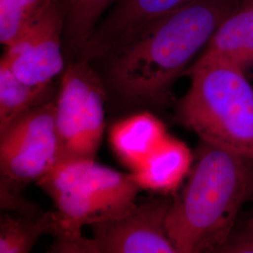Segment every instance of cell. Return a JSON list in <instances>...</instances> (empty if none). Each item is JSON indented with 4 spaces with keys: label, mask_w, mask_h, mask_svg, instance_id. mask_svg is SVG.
Returning a JSON list of instances; mask_svg holds the SVG:
<instances>
[{
    "label": "cell",
    "mask_w": 253,
    "mask_h": 253,
    "mask_svg": "<svg viewBox=\"0 0 253 253\" xmlns=\"http://www.w3.org/2000/svg\"><path fill=\"white\" fill-rule=\"evenodd\" d=\"M239 1L197 0L136 30L100 59L110 87L129 103H168L173 84Z\"/></svg>",
    "instance_id": "1"
},
{
    "label": "cell",
    "mask_w": 253,
    "mask_h": 253,
    "mask_svg": "<svg viewBox=\"0 0 253 253\" xmlns=\"http://www.w3.org/2000/svg\"><path fill=\"white\" fill-rule=\"evenodd\" d=\"M252 197L253 159L201 141L166 219L176 253H218Z\"/></svg>",
    "instance_id": "2"
},
{
    "label": "cell",
    "mask_w": 253,
    "mask_h": 253,
    "mask_svg": "<svg viewBox=\"0 0 253 253\" xmlns=\"http://www.w3.org/2000/svg\"><path fill=\"white\" fill-rule=\"evenodd\" d=\"M184 75L190 85L178 104V120L201 141L253 160L250 78L233 64L201 57Z\"/></svg>",
    "instance_id": "3"
},
{
    "label": "cell",
    "mask_w": 253,
    "mask_h": 253,
    "mask_svg": "<svg viewBox=\"0 0 253 253\" xmlns=\"http://www.w3.org/2000/svg\"><path fill=\"white\" fill-rule=\"evenodd\" d=\"M37 183L55 205L60 222L56 238L79 237L84 227L124 214L137 204L141 190L131 172L86 158L58 161Z\"/></svg>",
    "instance_id": "4"
},
{
    "label": "cell",
    "mask_w": 253,
    "mask_h": 253,
    "mask_svg": "<svg viewBox=\"0 0 253 253\" xmlns=\"http://www.w3.org/2000/svg\"><path fill=\"white\" fill-rule=\"evenodd\" d=\"M172 199L136 204L124 214L90 225L92 236L57 237L51 253H176L166 219Z\"/></svg>",
    "instance_id": "5"
},
{
    "label": "cell",
    "mask_w": 253,
    "mask_h": 253,
    "mask_svg": "<svg viewBox=\"0 0 253 253\" xmlns=\"http://www.w3.org/2000/svg\"><path fill=\"white\" fill-rule=\"evenodd\" d=\"M59 160L54 100H50L31 109L0 133V189L20 192L40 180Z\"/></svg>",
    "instance_id": "6"
},
{
    "label": "cell",
    "mask_w": 253,
    "mask_h": 253,
    "mask_svg": "<svg viewBox=\"0 0 253 253\" xmlns=\"http://www.w3.org/2000/svg\"><path fill=\"white\" fill-rule=\"evenodd\" d=\"M65 24L64 0H58L6 48L2 59L21 81L48 86L64 73Z\"/></svg>",
    "instance_id": "7"
},
{
    "label": "cell",
    "mask_w": 253,
    "mask_h": 253,
    "mask_svg": "<svg viewBox=\"0 0 253 253\" xmlns=\"http://www.w3.org/2000/svg\"><path fill=\"white\" fill-rule=\"evenodd\" d=\"M98 76L90 61L79 57H74L62 73L54 100V122L60 146V160L85 158L86 101L91 84Z\"/></svg>",
    "instance_id": "8"
},
{
    "label": "cell",
    "mask_w": 253,
    "mask_h": 253,
    "mask_svg": "<svg viewBox=\"0 0 253 253\" xmlns=\"http://www.w3.org/2000/svg\"><path fill=\"white\" fill-rule=\"evenodd\" d=\"M197 0H117L76 57L100 60L110 49L148 23Z\"/></svg>",
    "instance_id": "9"
},
{
    "label": "cell",
    "mask_w": 253,
    "mask_h": 253,
    "mask_svg": "<svg viewBox=\"0 0 253 253\" xmlns=\"http://www.w3.org/2000/svg\"><path fill=\"white\" fill-rule=\"evenodd\" d=\"M201 58L221 59L253 76V0H240L218 26Z\"/></svg>",
    "instance_id": "10"
},
{
    "label": "cell",
    "mask_w": 253,
    "mask_h": 253,
    "mask_svg": "<svg viewBox=\"0 0 253 253\" xmlns=\"http://www.w3.org/2000/svg\"><path fill=\"white\" fill-rule=\"evenodd\" d=\"M170 136L163 122L150 113H139L112 126L110 145L131 172L140 168Z\"/></svg>",
    "instance_id": "11"
},
{
    "label": "cell",
    "mask_w": 253,
    "mask_h": 253,
    "mask_svg": "<svg viewBox=\"0 0 253 253\" xmlns=\"http://www.w3.org/2000/svg\"><path fill=\"white\" fill-rule=\"evenodd\" d=\"M192 160L189 147L170 135L131 174L141 190L167 195L180 187L192 167Z\"/></svg>",
    "instance_id": "12"
},
{
    "label": "cell",
    "mask_w": 253,
    "mask_h": 253,
    "mask_svg": "<svg viewBox=\"0 0 253 253\" xmlns=\"http://www.w3.org/2000/svg\"><path fill=\"white\" fill-rule=\"evenodd\" d=\"M60 222L56 212L40 215L2 214L0 217V253H30L39 239L46 234L57 235Z\"/></svg>",
    "instance_id": "13"
},
{
    "label": "cell",
    "mask_w": 253,
    "mask_h": 253,
    "mask_svg": "<svg viewBox=\"0 0 253 253\" xmlns=\"http://www.w3.org/2000/svg\"><path fill=\"white\" fill-rule=\"evenodd\" d=\"M52 85L36 86L21 81L8 64L0 61V133L31 109L50 101Z\"/></svg>",
    "instance_id": "14"
},
{
    "label": "cell",
    "mask_w": 253,
    "mask_h": 253,
    "mask_svg": "<svg viewBox=\"0 0 253 253\" xmlns=\"http://www.w3.org/2000/svg\"><path fill=\"white\" fill-rule=\"evenodd\" d=\"M117 0H64V46L75 57L90 38L102 15Z\"/></svg>",
    "instance_id": "15"
},
{
    "label": "cell",
    "mask_w": 253,
    "mask_h": 253,
    "mask_svg": "<svg viewBox=\"0 0 253 253\" xmlns=\"http://www.w3.org/2000/svg\"><path fill=\"white\" fill-rule=\"evenodd\" d=\"M58 0H0V42L11 45L34 21Z\"/></svg>",
    "instance_id": "16"
},
{
    "label": "cell",
    "mask_w": 253,
    "mask_h": 253,
    "mask_svg": "<svg viewBox=\"0 0 253 253\" xmlns=\"http://www.w3.org/2000/svg\"><path fill=\"white\" fill-rule=\"evenodd\" d=\"M218 253H253V217L239 225L236 223Z\"/></svg>",
    "instance_id": "17"
}]
</instances>
